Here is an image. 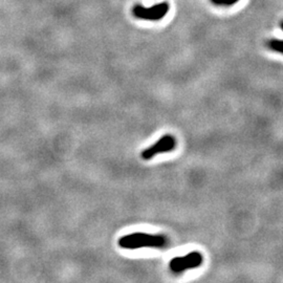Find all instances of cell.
Here are the masks:
<instances>
[{
	"mask_svg": "<svg viewBox=\"0 0 283 283\" xmlns=\"http://www.w3.org/2000/svg\"><path fill=\"white\" fill-rule=\"evenodd\" d=\"M237 1H239V0H220V4L219 5L231 6V5L235 4Z\"/></svg>",
	"mask_w": 283,
	"mask_h": 283,
	"instance_id": "obj_6",
	"label": "cell"
},
{
	"mask_svg": "<svg viewBox=\"0 0 283 283\" xmlns=\"http://www.w3.org/2000/svg\"><path fill=\"white\" fill-rule=\"evenodd\" d=\"M169 7L168 2H160L152 5L151 7H145L141 4H136L132 9V13L134 17L139 19L158 21L166 16L167 13L169 12Z\"/></svg>",
	"mask_w": 283,
	"mask_h": 283,
	"instance_id": "obj_2",
	"label": "cell"
},
{
	"mask_svg": "<svg viewBox=\"0 0 283 283\" xmlns=\"http://www.w3.org/2000/svg\"><path fill=\"white\" fill-rule=\"evenodd\" d=\"M211 2L215 5H219L220 4V0H211Z\"/></svg>",
	"mask_w": 283,
	"mask_h": 283,
	"instance_id": "obj_7",
	"label": "cell"
},
{
	"mask_svg": "<svg viewBox=\"0 0 283 283\" xmlns=\"http://www.w3.org/2000/svg\"><path fill=\"white\" fill-rule=\"evenodd\" d=\"M280 26L283 29V20L281 21ZM266 45L270 50L280 52V53H283V41H281L279 39H271L266 42Z\"/></svg>",
	"mask_w": 283,
	"mask_h": 283,
	"instance_id": "obj_5",
	"label": "cell"
},
{
	"mask_svg": "<svg viewBox=\"0 0 283 283\" xmlns=\"http://www.w3.org/2000/svg\"><path fill=\"white\" fill-rule=\"evenodd\" d=\"M168 238L165 235H151L144 232H134L121 237L118 243L120 248L136 250L141 248L162 249L168 246Z\"/></svg>",
	"mask_w": 283,
	"mask_h": 283,
	"instance_id": "obj_1",
	"label": "cell"
},
{
	"mask_svg": "<svg viewBox=\"0 0 283 283\" xmlns=\"http://www.w3.org/2000/svg\"><path fill=\"white\" fill-rule=\"evenodd\" d=\"M203 262L204 257L200 252H192V253H189L185 256L174 257L169 263V267L171 272L180 274L186 270L196 269V267L201 266Z\"/></svg>",
	"mask_w": 283,
	"mask_h": 283,
	"instance_id": "obj_3",
	"label": "cell"
},
{
	"mask_svg": "<svg viewBox=\"0 0 283 283\" xmlns=\"http://www.w3.org/2000/svg\"><path fill=\"white\" fill-rule=\"evenodd\" d=\"M177 147V140L171 134H165L160 139L154 143L152 146L145 149L142 152V158L143 159H151L154 158L156 154H166V152H171Z\"/></svg>",
	"mask_w": 283,
	"mask_h": 283,
	"instance_id": "obj_4",
	"label": "cell"
}]
</instances>
